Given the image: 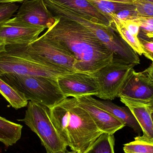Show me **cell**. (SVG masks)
<instances>
[{
	"label": "cell",
	"mask_w": 153,
	"mask_h": 153,
	"mask_svg": "<svg viewBox=\"0 0 153 153\" xmlns=\"http://www.w3.org/2000/svg\"><path fill=\"white\" fill-rule=\"evenodd\" d=\"M57 82L62 93L65 97L73 98L83 96H98L99 85L91 74L74 72L59 76Z\"/></svg>",
	"instance_id": "9c48e42d"
},
{
	"label": "cell",
	"mask_w": 153,
	"mask_h": 153,
	"mask_svg": "<svg viewBox=\"0 0 153 153\" xmlns=\"http://www.w3.org/2000/svg\"><path fill=\"white\" fill-rule=\"evenodd\" d=\"M0 78L24 96L27 101L48 109L67 98L59 88L57 78L5 74Z\"/></svg>",
	"instance_id": "3957f363"
},
{
	"label": "cell",
	"mask_w": 153,
	"mask_h": 153,
	"mask_svg": "<svg viewBox=\"0 0 153 153\" xmlns=\"http://www.w3.org/2000/svg\"><path fill=\"white\" fill-rule=\"evenodd\" d=\"M120 21L130 34L135 37H138L140 27L139 24L136 22L134 20Z\"/></svg>",
	"instance_id": "4316f807"
},
{
	"label": "cell",
	"mask_w": 153,
	"mask_h": 153,
	"mask_svg": "<svg viewBox=\"0 0 153 153\" xmlns=\"http://www.w3.org/2000/svg\"><path fill=\"white\" fill-rule=\"evenodd\" d=\"M71 73L39 64L18 56L0 54V75L15 74L29 76H42L57 78Z\"/></svg>",
	"instance_id": "52a82bcc"
},
{
	"label": "cell",
	"mask_w": 153,
	"mask_h": 153,
	"mask_svg": "<svg viewBox=\"0 0 153 153\" xmlns=\"http://www.w3.org/2000/svg\"><path fill=\"white\" fill-rule=\"evenodd\" d=\"M54 126L67 146L83 153L103 133L76 98H66L49 108Z\"/></svg>",
	"instance_id": "7a4b0ae2"
},
{
	"label": "cell",
	"mask_w": 153,
	"mask_h": 153,
	"mask_svg": "<svg viewBox=\"0 0 153 153\" xmlns=\"http://www.w3.org/2000/svg\"><path fill=\"white\" fill-rule=\"evenodd\" d=\"M3 53L68 73L77 72L72 57L55 46L42 36L27 45H6Z\"/></svg>",
	"instance_id": "277c9868"
},
{
	"label": "cell",
	"mask_w": 153,
	"mask_h": 153,
	"mask_svg": "<svg viewBox=\"0 0 153 153\" xmlns=\"http://www.w3.org/2000/svg\"><path fill=\"white\" fill-rule=\"evenodd\" d=\"M134 66L133 64L112 61L91 74L99 85L100 93L97 97L105 100H111L118 97L128 74Z\"/></svg>",
	"instance_id": "8992f818"
},
{
	"label": "cell",
	"mask_w": 153,
	"mask_h": 153,
	"mask_svg": "<svg viewBox=\"0 0 153 153\" xmlns=\"http://www.w3.org/2000/svg\"><path fill=\"white\" fill-rule=\"evenodd\" d=\"M113 20V25L121 37L137 53L142 55L143 50L138 37H135L129 33L123 23L115 16H111Z\"/></svg>",
	"instance_id": "d6986e66"
},
{
	"label": "cell",
	"mask_w": 153,
	"mask_h": 153,
	"mask_svg": "<svg viewBox=\"0 0 153 153\" xmlns=\"http://www.w3.org/2000/svg\"><path fill=\"white\" fill-rule=\"evenodd\" d=\"M118 97L148 104L153 99V81L147 73L132 69Z\"/></svg>",
	"instance_id": "30bf717a"
},
{
	"label": "cell",
	"mask_w": 153,
	"mask_h": 153,
	"mask_svg": "<svg viewBox=\"0 0 153 153\" xmlns=\"http://www.w3.org/2000/svg\"><path fill=\"white\" fill-rule=\"evenodd\" d=\"M88 100L99 108L106 111L120 120L125 126L134 129L139 136L142 130L134 115L128 108L120 107L109 101L96 100L91 96H86Z\"/></svg>",
	"instance_id": "5bb4252c"
},
{
	"label": "cell",
	"mask_w": 153,
	"mask_h": 153,
	"mask_svg": "<svg viewBox=\"0 0 153 153\" xmlns=\"http://www.w3.org/2000/svg\"><path fill=\"white\" fill-rule=\"evenodd\" d=\"M152 120H153V112H152Z\"/></svg>",
	"instance_id": "d590c367"
},
{
	"label": "cell",
	"mask_w": 153,
	"mask_h": 153,
	"mask_svg": "<svg viewBox=\"0 0 153 153\" xmlns=\"http://www.w3.org/2000/svg\"><path fill=\"white\" fill-rule=\"evenodd\" d=\"M133 4L140 17L153 18V2L135 0Z\"/></svg>",
	"instance_id": "cb8c5ba5"
},
{
	"label": "cell",
	"mask_w": 153,
	"mask_h": 153,
	"mask_svg": "<svg viewBox=\"0 0 153 153\" xmlns=\"http://www.w3.org/2000/svg\"><path fill=\"white\" fill-rule=\"evenodd\" d=\"M143 50V54L148 59L152 61L153 64V42L138 37Z\"/></svg>",
	"instance_id": "484cf974"
},
{
	"label": "cell",
	"mask_w": 153,
	"mask_h": 153,
	"mask_svg": "<svg viewBox=\"0 0 153 153\" xmlns=\"http://www.w3.org/2000/svg\"><path fill=\"white\" fill-rule=\"evenodd\" d=\"M111 16H115L117 19L122 21L134 20L141 18L135 7L122 10L115 14H112L111 15Z\"/></svg>",
	"instance_id": "d4e9b609"
},
{
	"label": "cell",
	"mask_w": 153,
	"mask_h": 153,
	"mask_svg": "<svg viewBox=\"0 0 153 153\" xmlns=\"http://www.w3.org/2000/svg\"><path fill=\"white\" fill-rule=\"evenodd\" d=\"M88 18L92 21L106 26H113L110 16L102 13L87 0H53Z\"/></svg>",
	"instance_id": "4fadbf2b"
},
{
	"label": "cell",
	"mask_w": 153,
	"mask_h": 153,
	"mask_svg": "<svg viewBox=\"0 0 153 153\" xmlns=\"http://www.w3.org/2000/svg\"><path fill=\"white\" fill-rule=\"evenodd\" d=\"M42 36L74 59L77 72L89 74L112 62L113 53L81 24L62 17Z\"/></svg>",
	"instance_id": "6da1fadb"
},
{
	"label": "cell",
	"mask_w": 153,
	"mask_h": 153,
	"mask_svg": "<svg viewBox=\"0 0 153 153\" xmlns=\"http://www.w3.org/2000/svg\"><path fill=\"white\" fill-rule=\"evenodd\" d=\"M58 153H77L76 152L74 151H72L71 152H68V151H66L65 152H59Z\"/></svg>",
	"instance_id": "836d02e7"
},
{
	"label": "cell",
	"mask_w": 153,
	"mask_h": 153,
	"mask_svg": "<svg viewBox=\"0 0 153 153\" xmlns=\"http://www.w3.org/2000/svg\"><path fill=\"white\" fill-rule=\"evenodd\" d=\"M102 13L110 16L122 10L134 7L133 4L116 2L103 0H87Z\"/></svg>",
	"instance_id": "ffe728a7"
},
{
	"label": "cell",
	"mask_w": 153,
	"mask_h": 153,
	"mask_svg": "<svg viewBox=\"0 0 153 153\" xmlns=\"http://www.w3.org/2000/svg\"><path fill=\"white\" fill-rule=\"evenodd\" d=\"M5 47H6V45L0 42V54L5 52L6 50Z\"/></svg>",
	"instance_id": "f546056e"
},
{
	"label": "cell",
	"mask_w": 153,
	"mask_h": 153,
	"mask_svg": "<svg viewBox=\"0 0 153 153\" xmlns=\"http://www.w3.org/2000/svg\"><path fill=\"white\" fill-rule=\"evenodd\" d=\"M27 106L24 118L18 120L24 122L39 137L46 153L67 151V145L51 120L49 109L30 101Z\"/></svg>",
	"instance_id": "5b68a950"
},
{
	"label": "cell",
	"mask_w": 153,
	"mask_h": 153,
	"mask_svg": "<svg viewBox=\"0 0 153 153\" xmlns=\"http://www.w3.org/2000/svg\"><path fill=\"white\" fill-rule=\"evenodd\" d=\"M147 105H148V107H149L150 110L152 111V112H153V99L147 104Z\"/></svg>",
	"instance_id": "1f68e13d"
},
{
	"label": "cell",
	"mask_w": 153,
	"mask_h": 153,
	"mask_svg": "<svg viewBox=\"0 0 153 153\" xmlns=\"http://www.w3.org/2000/svg\"><path fill=\"white\" fill-rule=\"evenodd\" d=\"M45 29L22 21L17 17L0 25V42L6 45H27L39 37Z\"/></svg>",
	"instance_id": "ba28073f"
},
{
	"label": "cell",
	"mask_w": 153,
	"mask_h": 153,
	"mask_svg": "<svg viewBox=\"0 0 153 153\" xmlns=\"http://www.w3.org/2000/svg\"><path fill=\"white\" fill-rule=\"evenodd\" d=\"M146 73L148 74V75H149V76L152 78V80L153 81V73H152L150 72H147L145 71Z\"/></svg>",
	"instance_id": "d6a6232c"
},
{
	"label": "cell",
	"mask_w": 153,
	"mask_h": 153,
	"mask_svg": "<svg viewBox=\"0 0 153 153\" xmlns=\"http://www.w3.org/2000/svg\"><path fill=\"white\" fill-rule=\"evenodd\" d=\"M121 102L131 111L143 133V136L153 141V121L152 111L147 104L140 103L124 98H120Z\"/></svg>",
	"instance_id": "9a60e30c"
},
{
	"label": "cell",
	"mask_w": 153,
	"mask_h": 153,
	"mask_svg": "<svg viewBox=\"0 0 153 153\" xmlns=\"http://www.w3.org/2000/svg\"><path fill=\"white\" fill-rule=\"evenodd\" d=\"M19 8L15 3H0V25L11 19Z\"/></svg>",
	"instance_id": "603a6c76"
},
{
	"label": "cell",
	"mask_w": 153,
	"mask_h": 153,
	"mask_svg": "<svg viewBox=\"0 0 153 153\" xmlns=\"http://www.w3.org/2000/svg\"><path fill=\"white\" fill-rule=\"evenodd\" d=\"M26 0H0V3H15L23 2Z\"/></svg>",
	"instance_id": "f1b7e54d"
},
{
	"label": "cell",
	"mask_w": 153,
	"mask_h": 153,
	"mask_svg": "<svg viewBox=\"0 0 153 153\" xmlns=\"http://www.w3.org/2000/svg\"><path fill=\"white\" fill-rule=\"evenodd\" d=\"M78 105L86 111L103 134L114 135L126 126L125 124L106 111L91 102L86 96L76 97Z\"/></svg>",
	"instance_id": "7c38bea8"
},
{
	"label": "cell",
	"mask_w": 153,
	"mask_h": 153,
	"mask_svg": "<svg viewBox=\"0 0 153 153\" xmlns=\"http://www.w3.org/2000/svg\"><path fill=\"white\" fill-rule=\"evenodd\" d=\"M103 1H110L116 2L124 3L133 4L135 0H103Z\"/></svg>",
	"instance_id": "83f0119b"
},
{
	"label": "cell",
	"mask_w": 153,
	"mask_h": 153,
	"mask_svg": "<svg viewBox=\"0 0 153 153\" xmlns=\"http://www.w3.org/2000/svg\"><path fill=\"white\" fill-rule=\"evenodd\" d=\"M142 1H146L151 2H153V0H142Z\"/></svg>",
	"instance_id": "e575fe53"
},
{
	"label": "cell",
	"mask_w": 153,
	"mask_h": 153,
	"mask_svg": "<svg viewBox=\"0 0 153 153\" xmlns=\"http://www.w3.org/2000/svg\"><path fill=\"white\" fill-rule=\"evenodd\" d=\"M134 21L140 26L138 37L153 42V18L141 17Z\"/></svg>",
	"instance_id": "7402d4cb"
},
{
	"label": "cell",
	"mask_w": 153,
	"mask_h": 153,
	"mask_svg": "<svg viewBox=\"0 0 153 153\" xmlns=\"http://www.w3.org/2000/svg\"><path fill=\"white\" fill-rule=\"evenodd\" d=\"M23 126L0 117V142L6 147L12 146L21 138Z\"/></svg>",
	"instance_id": "2e32d148"
},
{
	"label": "cell",
	"mask_w": 153,
	"mask_h": 153,
	"mask_svg": "<svg viewBox=\"0 0 153 153\" xmlns=\"http://www.w3.org/2000/svg\"><path fill=\"white\" fill-rule=\"evenodd\" d=\"M123 150L125 153H153V141L139 136L124 144Z\"/></svg>",
	"instance_id": "44dd1931"
},
{
	"label": "cell",
	"mask_w": 153,
	"mask_h": 153,
	"mask_svg": "<svg viewBox=\"0 0 153 153\" xmlns=\"http://www.w3.org/2000/svg\"><path fill=\"white\" fill-rule=\"evenodd\" d=\"M0 94L11 106L17 110L27 106L28 101L13 89L10 85L0 78Z\"/></svg>",
	"instance_id": "e0dca14e"
},
{
	"label": "cell",
	"mask_w": 153,
	"mask_h": 153,
	"mask_svg": "<svg viewBox=\"0 0 153 153\" xmlns=\"http://www.w3.org/2000/svg\"><path fill=\"white\" fill-rule=\"evenodd\" d=\"M145 71L147 72L152 73H153V64H152L147 69L145 70Z\"/></svg>",
	"instance_id": "4dcf8cb0"
},
{
	"label": "cell",
	"mask_w": 153,
	"mask_h": 153,
	"mask_svg": "<svg viewBox=\"0 0 153 153\" xmlns=\"http://www.w3.org/2000/svg\"><path fill=\"white\" fill-rule=\"evenodd\" d=\"M114 135L103 134L83 153H115Z\"/></svg>",
	"instance_id": "ac0fdd59"
},
{
	"label": "cell",
	"mask_w": 153,
	"mask_h": 153,
	"mask_svg": "<svg viewBox=\"0 0 153 153\" xmlns=\"http://www.w3.org/2000/svg\"><path fill=\"white\" fill-rule=\"evenodd\" d=\"M15 17L23 22L38 27L50 28L56 18L49 10L45 0H26L22 2Z\"/></svg>",
	"instance_id": "8fae6325"
}]
</instances>
